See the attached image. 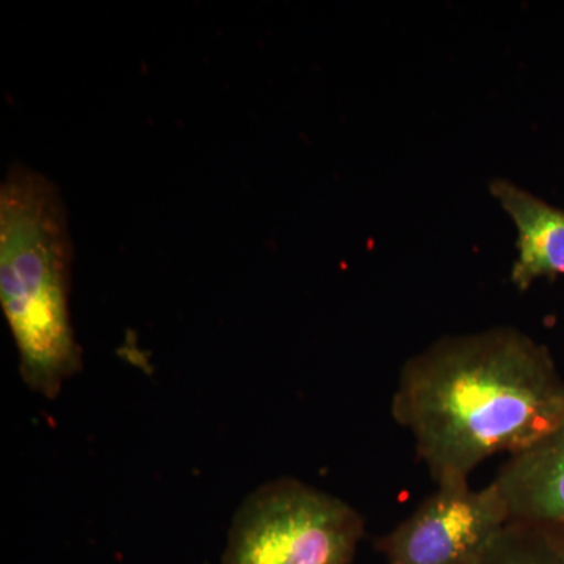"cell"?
<instances>
[{"label":"cell","mask_w":564,"mask_h":564,"mask_svg":"<svg viewBox=\"0 0 564 564\" xmlns=\"http://www.w3.org/2000/svg\"><path fill=\"white\" fill-rule=\"evenodd\" d=\"M391 411L437 486L469 484L486 459L518 454L558 422L564 380L518 329L444 337L404 364Z\"/></svg>","instance_id":"6da1fadb"},{"label":"cell","mask_w":564,"mask_h":564,"mask_svg":"<svg viewBox=\"0 0 564 564\" xmlns=\"http://www.w3.org/2000/svg\"><path fill=\"white\" fill-rule=\"evenodd\" d=\"M73 245L57 185L18 163L0 185V303L32 391L55 399L82 369L70 321Z\"/></svg>","instance_id":"7a4b0ae2"},{"label":"cell","mask_w":564,"mask_h":564,"mask_svg":"<svg viewBox=\"0 0 564 564\" xmlns=\"http://www.w3.org/2000/svg\"><path fill=\"white\" fill-rule=\"evenodd\" d=\"M362 534V516L343 499L281 477L240 505L221 564H350Z\"/></svg>","instance_id":"3957f363"},{"label":"cell","mask_w":564,"mask_h":564,"mask_svg":"<svg viewBox=\"0 0 564 564\" xmlns=\"http://www.w3.org/2000/svg\"><path fill=\"white\" fill-rule=\"evenodd\" d=\"M508 522L507 505L492 484L440 485L378 549L388 564H478Z\"/></svg>","instance_id":"277c9868"},{"label":"cell","mask_w":564,"mask_h":564,"mask_svg":"<svg viewBox=\"0 0 564 564\" xmlns=\"http://www.w3.org/2000/svg\"><path fill=\"white\" fill-rule=\"evenodd\" d=\"M491 484L510 521L564 530V413L547 433L510 455Z\"/></svg>","instance_id":"5b68a950"},{"label":"cell","mask_w":564,"mask_h":564,"mask_svg":"<svg viewBox=\"0 0 564 564\" xmlns=\"http://www.w3.org/2000/svg\"><path fill=\"white\" fill-rule=\"evenodd\" d=\"M491 193L518 229V259L511 281L525 291L540 278L564 274V209L513 182L492 181Z\"/></svg>","instance_id":"8992f818"},{"label":"cell","mask_w":564,"mask_h":564,"mask_svg":"<svg viewBox=\"0 0 564 564\" xmlns=\"http://www.w3.org/2000/svg\"><path fill=\"white\" fill-rule=\"evenodd\" d=\"M478 564H564V530L510 521Z\"/></svg>","instance_id":"52a82bcc"}]
</instances>
